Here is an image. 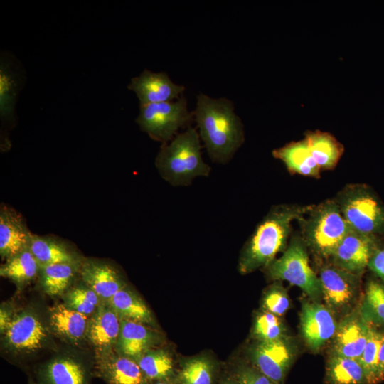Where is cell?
Listing matches in <instances>:
<instances>
[{
  "label": "cell",
  "instance_id": "cell-31",
  "mask_svg": "<svg viewBox=\"0 0 384 384\" xmlns=\"http://www.w3.org/2000/svg\"><path fill=\"white\" fill-rule=\"evenodd\" d=\"M45 378L48 384H86L83 367L70 358H56L49 363Z\"/></svg>",
  "mask_w": 384,
  "mask_h": 384
},
{
  "label": "cell",
  "instance_id": "cell-40",
  "mask_svg": "<svg viewBox=\"0 0 384 384\" xmlns=\"http://www.w3.org/2000/svg\"><path fill=\"white\" fill-rule=\"evenodd\" d=\"M0 314L1 331L5 332L11 319H10L8 311L2 308L1 309Z\"/></svg>",
  "mask_w": 384,
  "mask_h": 384
},
{
  "label": "cell",
  "instance_id": "cell-9",
  "mask_svg": "<svg viewBox=\"0 0 384 384\" xmlns=\"http://www.w3.org/2000/svg\"><path fill=\"white\" fill-rule=\"evenodd\" d=\"M360 277L331 262L322 265L319 277L321 292L332 312L341 313L352 305L358 292Z\"/></svg>",
  "mask_w": 384,
  "mask_h": 384
},
{
  "label": "cell",
  "instance_id": "cell-24",
  "mask_svg": "<svg viewBox=\"0 0 384 384\" xmlns=\"http://www.w3.org/2000/svg\"><path fill=\"white\" fill-rule=\"evenodd\" d=\"M327 384H370L358 359L331 355L326 368Z\"/></svg>",
  "mask_w": 384,
  "mask_h": 384
},
{
  "label": "cell",
  "instance_id": "cell-30",
  "mask_svg": "<svg viewBox=\"0 0 384 384\" xmlns=\"http://www.w3.org/2000/svg\"><path fill=\"white\" fill-rule=\"evenodd\" d=\"M39 270L40 265L28 247L7 259L0 268V274L22 284L32 280Z\"/></svg>",
  "mask_w": 384,
  "mask_h": 384
},
{
  "label": "cell",
  "instance_id": "cell-23",
  "mask_svg": "<svg viewBox=\"0 0 384 384\" xmlns=\"http://www.w3.org/2000/svg\"><path fill=\"white\" fill-rule=\"evenodd\" d=\"M100 370L110 384H150L137 362L124 356L101 362Z\"/></svg>",
  "mask_w": 384,
  "mask_h": 384
},
{
  "label": "cell",
  "instance_id": "cell-19",
  "mask_svg": "<svg viewBox=\"0 0 384 384\" xmlns=\"http://www.w3.org/2000/svg\"><path fill=\"white\" fill-rule=\"evenodd\" d=\"M272 156L281 160L291 174L319 178L320 168L313 159L305 139L274 149Z\"/></svg>",
  "mask_w": 384,
  "mask_h": 384
},
{
  "label": "cell",
  "instance_id": "cell-16",
  "mask_svg": "<svg viewBox=\"0 0 384 384\" xmlns=\"http://www.w3.org/2000/svg\"><path fill=\"white\" fill-rule=\"evenodd\" d=\"M83 282L104 299H110L124 287V282L118 271L104 262L87 260L80 270Z\"/></svg>",
  "mask_w": 384,
  "mask_h": 384
},
{
  "label": "cell",
  "instance_id": "cell-2",
  "mask_svg": "<svg viewBox=\"0 0 384 384\" xmlns=\"http://www.w3.org/2000/svg\"><path fill=\"white\" fill-rule=\"evenodd\" d=\"M311 207L295 204L272 207L243 246L238 262L239 272L246 274L269 265L279 252L287 248L292 223L300 220Z\"/></svg>",
  "mask_w": 384,
  "mask_h": 384
},
{
  "label": "cell",
  "instance_id": "cell-11",
  "mask_svg": "<svg viewBox=\"0 0 384 384\" xmlns=\"http://www.w3.org/2000/svg\"><path fill=\"white\" fill-rule=\"evenodd\" d=\"M300 328L307 346L317 351L334 338L338 325L328 307L316 302H305L301 310Z\"/></svg>",
  "mask_w": 384,
  "mask_h": 384
},
{
  "label": "cell",
  "instance_id": "cell-38",
  "mask_svg": "<svg viewBox=\"0 0 384 384\" xmlns=\"http://www.w3.org/2000/svg\"><path fill=\"white\" fill-rule=\"evenodd\" d=\"M368 267L384 281V249H378L370 258Z\"/></svg>",
  "mask_w": 384,
  "mask_h": 384
},
{
  "label": "cell",
  "instance_id": "cell-36",
  "mask_svg": "<svg viewBox=\"0 0 384 384\" xmlns=\"http://www.w3.org/2000/svg\"><path fill=\"white\" fill-rule=\"evenodd\" d=\"M290 306V301L285 289L276 282L267 289L262 299L263 311L276 316L284 315Z\"/></svg>",
  "mask_w": 384,
  "mask_h": 384
},
{
  "label": "cell",
  "instance_id": "cell-6",
  "mask_svg": "<svg viewBox=\"0 0 384 384\" xmlns=\"http://www.w3.org/2000/svg\"><path fill=\"white\" fill-rule=\"evenodd\" d=\"M307 249L302 237L292 235L282 255L264 269L271 279L287 281L315 300L322 295L321 285L309 265Z\"/></svg>",
  "mask_w": 384,
  "mask_h": 384
},
{
  "label": "cell",
  "instance_id": "cell-35",
  "mask_svg": "<svg viewBox=\"0 0 384 384\" xmlns=\"http://www.w3.org/2000/svg\"><path fill=\"white\" fill-rule=\"evenodd\" d=\"M98 304V296L88 287L79 286L70 290L66 306L85 315L92 313Z\"/></svg>",
  "mask_w": 384,
  "mask_h": 384
},
{
  "label": "cell",
  "instance_id": "cell-28",
  "mask_svg": "<svg viewBox=\"0 0 384 384\" xmlns=\"http://www.w3.org/2000/svg\"><path fill=\"white\" fill-rule=\"evenodd\" d=\"M358 312L369 327L384 328V284L368 283Z\"/></svg>",
  "mask_w": 384,
  "mask_h": 384
},
{
  "label": "cell",
  "instance_id": "cell-32",
  "mask_svg": "<svg viewBox=\"0 0 384 384\" xmlns=\"http://www.w3.org/2000/svg\"><path fill=\"white\" fill-rule=\"evenodd\" d=\"M18 83L9 64L1 61L0 69V110L4 119L12 117L14 112Z\"/></svg>",
  "mask_w": 384,
  "mask_h": 384
},
{
  "label": "cell",
  "instance_id": "cell-5",
  "mask_svg": "<svg viewBox=\"0 0 384 384\" xmlns=\"http://www.w3.org/2000/svg\"><path fill=\"white\" fill-rule=\"evenodd\" d=\"M334 198L351 230L384 236V203L370 186L348 184Z\"/></svg>",
  "mask_w": 384,
  "mask_h": 384
},
{
  "label": "cell",
  "instance_id": "cell-10",
  "mask_svg": "<svg viewBox=\"0 0 384 384\" xmlns=\"http://www.w3.org/2000/svg\"><path fill=\"white\" fill-rule=\"evenodd\" d=\"M379 248L378 237L351 230L334 250L330 259L331 263L349 272L361 275Z\"/></svg>",
  "mask_w": 384,
  "mask_h": 384
},
{
  "label": "cell",
  "instance_id": "cell-12",
  "mask_svg": "<svg viewBox=\"0 0 384 384\" xmlns=\"http://www.w3.org/2000/svg\"><path fill=\"white\" fill-rule=\"evenodd\" d=\"M128 89L135 92L142 106L177 100L183 95L185 87L173 82L165 72L145 69L132 78Z\"/></svg>",
  "mask_w": 384,
  "mask_h": 384
},
{
  "label": "cell",
  "instance_id": "cell-22",
  "mask_svg": "<svg viewBox=\"0 0 384 384\" xmlns=\"http://www.w3.org/2000/svg\"><path fill=\"white\" fill-rule=\"evenodd\" d=\"M176 381L177 384H217V364L204 355L183 359L177 369Z\"/></svg>",
  "mask_w": 384,
  "mask_h": 384
},
{
  "label": "cell",
  "instance_id": "cell-29",
  "mask_svg": "<svg viewBox=\"0 0 384 384\" xmlns=\"http://www.w3.org/2000/svg\"><path fill=\"white\" fill-rule=\"evenodd\" d=\"M79 264L60 263L40 267L41 282L50 296L63 294L75 277Z\"/></svg>",
  "mask_w": 384,
  "mask_h": 384
},
{
  "label": "cell",
  "instance_id": "cell-18",
  "mask_svg": "<svg viewBox=\"0 0 384 384\" xmlns=\"http://www.w3.org/2000/svg\"><path fill=\"white\" fill-rule=\"evenodd\" d=\"M119 318L110 305L102 304L87 324V337L100 351L109 348L118 339L121 328Z\"/></svg>",
  "mask_w": 384,
  "mask_h": 384
},
{
  "label": "cell",
  "instance_id": "cell-4",
  "mask_svg": "<svg viewBox=\"0 0 384 384\" xmlns=\"http://www.w3.org/2000/svg\"><path fill=\"white\" fill-rule=\"evenodd\" d=\"M298 221L302 238L316 257L331 259L334 250L351 230L334 198L311 205Z\"/></svg>",
  "mask_w": 384,
  "mask_h": 384
},
{
  "label": "cell",
  "instance_id": "cell-14",
  "mask_svg": "<svg viewBox=\"0 0 384 384\" xmlns=\"http://www.w3.org/2000/svg\"><path fill=\"white\" fill-rule=\"evenodd\" d=\"M370 327L359 312L353 313L338 325L333 338L331 355L359 359L366 346Z\"/></svg>",
  "mask_w": 384,
  "mask_h": 384
},
{
  "label": "cell",
  "instance_id": "cell-20",
  "mask_svg": "<svg viewBox=\"0 0 384 384\" xmlns=\"http://www.w3.org/2000/svg\"><path fill=\"white\" fill-rule=\"evenodd\" d=\"M28 247L40 267L60 263L80 264L74 252L53 238L31 234Z\"/></svg>",
  "mask_w": 384,
  "mask_h": 384
},
{
  "label": "cell",
  "instance_id": "cell-33",
  "mask_svg": "<svg viewBox=\"0 0 384 384\" xmlns=\"http://www.w3.org/2000/svg\"><path fill=\"white\" fill-rule=\"evenodd\" d=\"M384 334L370 328L364 350L358 359L366 370L370 384L381 381L378 372V355Z\"/></svg>",
  "mask_w": 384,
  "mask_h": 384
},
{
  "label": "cell",
  "instance_id": "cell-17",
  "mask_svg": "<svg viewBox=\"0 0 384 384\" xmlns=\"http://www.w3.org/2000/svg\"><path fill=\"white\" fill-rule=\"evenodd\" d=\"M118 347L122 355L136 361L159 341L158 334L143 324L120 319Z\"/></svg>",
  "mask_w": 384,
  "mask_h": 384
},
{
  "label": "cell",
  "instance_id": "cell-26",
  "mask_svg": "<svg viewBox=\"0 0 384 384\" xmlns=\"http://www.w3.org/2000/svg\"><path fill=\"white\" fill-rule=\"evenodd\" d=\"M137 362L149 382H176L178 367L168 351L164 349H149Z\"/></svg>",
  "mask_w": 384,
  "mask_h": 384
},
{
  "label": "cell",
  "instance_id": "cell-3",
  "mask_svg": "<svg viewBox=\"0 0 384 384\" xmlns=\"http://www.w3.org/2000/svg\"><path fill=\"white\" fill-rule=\"evenodd\" d=\"M161 178L174 186H187L197 177L208 176L211 168L203 159L199 133L192 127L163 144L156 157Z\"/></svg>",
  "mask_w": 384,
  "mask_h": 384
},
{
  "label": "cell",
  "instance_id": "cell-42",
  "mask_svg": "<svg viewBox=\"0 0 384 384\" xmlns=\"http://www.w3.org/2000/svg\"><path fill=\"white\" fill-rule=\"evenodd\" d=\"M150 384H177L175 381H168V380H158L151 382Z\"/></svg>",
  "mask_w": 384,
  "mask_h": 384
},
{
  "label": "cell",
  "instance_id": "cell-41",
  "mask_svg": "<svg viewBox=\"0 0 384 384\" xmlns=\"http://www.w3.org/2000/svg\"><path fill=\"white\" fill-rule=\"evenodd\" d=\"M217 384H240L236 378L231 373L230 375H226L220 380H218Z\"/></svg>",
  "mask_w": 384,
  "mask_h": 384
},
{
  "label": "cell",
  "instance_id": "cell-37",
  "mask_svg": "<svg viewBox=\"0 0 384 384\" xmlns=\"http://www.w3.org/2000/svg\"><path fill=\"white\" fill-rule=\"evenodd\" d=\"M232 374L240 384H277L252 364H239L235 367Z\"/></svg>",
  "mask_w": 384,
  "mask_h": 384
},
{
  "label": "cell",
  "instance_id": "cell-13",
  "mask_svg": "<svg viewBox=\"0 0 384 384\" xmlns=\"http://www.w3.org/2000/svg\"><path fill=\"white\" fill-rule=\"evenodd\" d=\"M47 337L46 329L39 319L30 312H22L11 319L5 331L7 345L19 352L41 348Z\"/></svg>",
  "mask_w": 384,
  "mask_h": 384
},
{
  "label": "cell",
  "instance_id": "cell-15",
  "mask_svg": "<svg viewBox=\"0 0 384 384\" xmlns=\"http://www.w3.org/2000/svg\"><path fill=\"white\" fill-rule=\"evenodd\" d=\"M31 233L21 215L1 204L0 209V255L10 258L29 246Z\"/></svg>",
  "mask_w": 384,
  "mask_h": 384
},
{
  "label": "cell",
  "instance_id": "cell-7",
  "mask_svg": "<svg viewBox=\"0 0 384 384\" xmlns=\"http://www.w3.org/2000/svg\"><path fill=\"white\" fill-rule=\"evenodd\" d=\"M193 120V113L188 110L186 98L182 95L175 101L139 106L135 121L152 139L163 144L169 142L180 128L190 127Z\"/></svg>",
  "mask_w": 384,
  "mask_h": 384
},
{
  "label": "cell",
  "instance_id": "cell-1",
  "mask_svg": "<svg viewBox=\"0 0 384 384\" xmlns=\"http://www.w3.org/2000/svg\"><path fill=\"white\" fill-rule=\"evenodd\" d=\"M193 113L210 159L218 164L228 162L245 139L243 125L233 102L201 93Z\"/></svg>",
  "mask_w": 384,
  "mask_h": 384
},
{
  "label": "cell",
  "instance_id": "cell-25",
  "mask_svg": "<svg viewBox=\"0 0 384 384\" xmlns=\"http://www.w3.org/2000/svg\"><path fill=\"white\" fill-rule=\"evenodd\" d=\"M53 329L60 336L72 341L81 338L87 331V315L59 304L50 309Z\"/></svg>",
  "mask_w": 384,
  "mask_h": 384
},
{
  "label": "cell",
  "instance_id": "cell-39",
  "mask_svg": "<svg viewBox=\"0 0 384 384\" xmlns=\"http://www.w3.org/2000/svg\"><path fill=\"white\" fill-rule=\"evenodd\" d=\"M378 372L380 380L384 379V336L378 355Z\"/></svg>",
  "mask_w": 384,
  "mask_h": 384
},
{
  "label": "cell",
  "instance_id": "cell-8",
  "mask_svg": "<svg viewBox=\"0 0 384 384\" xmlns=\"http://www.w3.org/2000/svg\"><path fill=\"white\" fill-rule=\"evenodd\" d=\"M295 351L289 340L257 341L252 348V365L277 384H282L294 359Z\"/></svg>",
  "mask_w": 384,
  "mask_h": 384
},
{
  "label": "cell",
  "instance_id": "cell-34",
  "mask_svg": "<svg viewBox=\"0 0 384 384\" xmlns=\"http://www.w3.org/2000/svg\"><path fill=\"white\" fill-rule=\"evenodd\" d=\"M285 327L279 316L262 311L255 319L252 335L257 341H276L286 337Z\"/></svg>",
  "mask_w": 384,
  "mask_h": 384
},
{
  "label": "cell",
  "instance_id": "cell-27",
  "mask_svg": "<svg viewBox=\"0 0 384 384\" xmlns=\"http://www.w3.org/2000/svg\"><path fill=\"white\" fill-rule=\"evenodd\" d=\"M110 305L121 319L151 324L153 316L145 303L132 290L124 287L110 299Z\"/></svg>",
  "mask_w": 384,
  "mask_h": 384
},
{
  "label": "cell",
  "instance_id": "cell-21",
  "mask_svg": "<svg viewBox=\"0 0 384 384\" xmlns=\"http://www.w3.org/2000/svg\"><path fill=\"white\" fill-rule=\"evenodd\" d=\"M310 153L320 169H333L339 161L344 147L332 134L319 130L308 131L304 138Z\"/></svg>",
  "mask_w": 384,
  "mask_h": 384
}]
</instances>
